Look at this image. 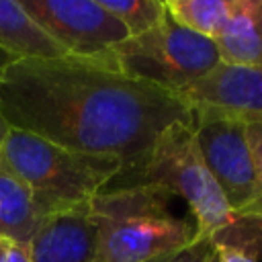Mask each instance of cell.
Segmentation results:
<instances>
[{"label":"cell","mask_w":262,"mask_h":262,"mask_svg":"<svg viewBox=\"0 0 262 262\" xmlns=\"http://www.w3.org/2000/svg\"><path fill=\"white\" fill-rule=\"evenodd\" d=\"M45 221L29 184L0 160V239L29 246Z\"/></svg>","instance_id":"cell-11"},{"label":"cell","mask_w":262,"mask_h":262,"mask_svg":"<svg viewBox=\"0 0 262 262\" xmlns=\"http://www.w3.org/2000/svg\"><path fill=\"white\" fill-rule=\"evenodd\" d=\"M2 246H4V239H0V250H2Z\"/></svg>","instance_id":"cell-20"},{"label":"cell","mask_w":262,"mask_h":262,"mask_svg":"<svg viewBox=\"0 0 262 262\" xmlns=\"http://www.w3.org/2000/svg\"><path fill=\"white\" fill-rule=\"evenodd\" d=\"M0 262H33L31 258V244H10L4 242L0 250Z\"/></svg>","instance_id":"cell-18"},{"label":"cell","mask_w":262,"mask_h":262,"mask_svg":"<svg viewBox=\"0 0 262 262\" xmlns=\"http://www.w3.org/2000/svg\"><path fill=\"white\" fill-rule=\"evenodd\" d=\"M33 262H98L90 203L51 217L31 242Z\"/></svg>","instance_id":"cell-9"},{"label":"cell","mask_w":262,"mask_h":262,"mask_svg":"<svg viewBox=\"0 0 262 262\" xmlns=\"http://www.w3.org/2000/svg\"><path fill=\"white\" fill-rule=\"evenodd\" d=\"M0 113L8 127L68 149L117 156L125 172L139 168L166 127L194 123L174 92L94 57L4 61Z\"/></svg>","instance_id":"cell-1"},{"label":"cell","mask_w":262,"mask_h":262,"mask_svg":"<svg viewBox=\"0 0 262 262\" xmlns=\"http://www.w3.org/2000/svg\"><path fill=\"white\" fill-rule=\"evenodd\" d=\"M215 45L225 66L262 68V0H231L229 20Z\"/></svg>","instance_id":"cell-10"},{"label":"cell","mask_w":262,"mask_h":262,"mask_svg":"<svg viewBox=\"0 0 262 262\" xmlns=\"http://www.w3.org/2000/svg\"><path fill=\"white\" fill-rule=\"evenodd\" d=\"M211 258H213V242L205 237H194V242L186 250L164 262H211Z\"/></svg>","instance_id":"cell-16"},{"label":"cell","mask_w":262,"mask_h":262,"mask_svg":"<svg viewBox=\"0 0 262 262\" xmlns=\"http://www.w3.org/2000/svg\"><path fill=\"white\" fill-rule=\"evenodd\" d=\"M8 131H10V127H8L6 119H4L2 113H0V149H2V143H4V139H6V135H8Z\"/></svg>","instance_id":"cell-19"},{"label":"cell","mask_w":262,"mask_h":262,"mask_svg":"<svg viewBox=\"0 0 262 262\" xmlns=\"http://www.w3.org/2000/svg\"><path fill=\"white\" fill-rule=\"evenodd\" d=\"M0 160L29 184L47 219L90 203L125 172L117 156L68 149L12 127L2 143Z\"/></svg>","instance_id":"cell-3"},{"label":"cell","mask_w":262,"mask_h":262,"mask_svg":"<svg viewBox=\"0 0 262 262\" xmlns=\"http://www.w3.org/2000/svg\"><path fill=\"white\" fill-rule=\"evenodd\" d=\"M94 59L174 94L221 63L215 41L176 25L170 16L143 35L123 39Z\"/></svg>","instance_id":"cell-5"},{"label":"cell","mask_w":262,"mask_h":262,"mask_svg":"<svg viewBox=\"0 0 262 262\" xmlns=\"http://www.w3.org/2000/svg\"><path fill=\"white\" fill-rule=\"evenodd\" d=\"M199 151L237 219L262 221V182L246 139V123L233 117L192 111Z\"/></svg>","instance_id":"cell-6"},{"label":"cell","mask_w":262,"mask_h":262,"mask_svg":"<svg viewBox=\"0 0 262 262\" xmlns=\"http://www.w3.org/2000/svg\"><path fill=\"white\" fill-rule=\"evenodd\" d=\"M192 111L262 121V68H233L219 63L211 74L176 92Z\"/></svg>","instance_id":"cell-8"},{"label":"cell","mask_w":262,"mask_h":262,"mask_svg":"<svg viewBox=\"0 0 262 262\" xmlns=\"http://www.w3.org/2000/svg\"><path fill=\"white\" fill-rule=\"evenodd\" d=\"M211 262H258V252L244 246L215 242Z\"/></svg>","instance_id":"cell-15"},{"label":"cell","mask_w":262,"mask_h":262,"mask_svg":"<svg viewBox=\"0 0 262 262\" xmlns=\"http://www.w3.org/2000/svg\"><path fill=\"white\" fill-rule=\"evenodd\" d=\"M20 4L70 57H96L127 39L125 27L98 0H25Z\"/></svg>","instance_id":"cell-7"},{"label":"cell","mask_w":262,"mask_h":262,"mask_svg":"<svg viewBox=\"0 0 262 262\" xmlns=\"http://www.w3.org/2000/svg\"><path fill=\"white\" fill-rule=\"evenodd\" d=\"M168 16L211 41H217L223 33L229 14H231V0H164Z\"/></svg>","instance_id":"cell-13"},{"label":"cell","mask_w":262,"mask_h":262,"mask_svg":"<svg viewBox=\"0 0 262 262\" xmlns=\"http://www.w3.org/2000/svg\"><path fill=\"white\" fill-rule=\"evenodd\" d=\"M127 31V37H137L168 18L164 0H98Z\"/></svg>","instance_id":"cell-14"},{"label":"cell","mask_w":262,"mask_h":262,"mask_svg":"<svg viewBox=\"0 0 262 262\" xmlns=\"http://www.w3.org/2000/svg\"><path fill=\"white\" fill-rule=\"evenodd\" d=\"M246 139L254 158V166L258 172V178L262 182V121H248L246 123Z\"/></svg>","instance_id":"cell-17"},{"label":"cell","mask_w":262,"mask_h":262,"mask_svg":"<svg viewBox=\"0 0 262 262\" xmlns=\"http://www.w3.org/2000/svg\"><path fill=\"white\" fill-rule=\"evenodd\" d=\"M0 49L12 59L70 57L16 0H0Z\"/></svg>","instance_id":"cell-12"},{"label":"cell","mask_w":262,"mask_h":262,"mask_svg":"<svg viewBox=\"0 0 262 262\" xmlns=\"http://www.w3.org/2000/svg\"><path fill=\"white\" fill-rule=\"evenodd\" d=\"M174 194L162 184L133 182L90 201L98 262H164L186 250L196 229L170 211Z\"/></svg>","instance_id":"cell-2"},{"label":"cell","mask_w":262,"mask_h":262,"mask_svg":"<svg viewBox=\"0 0 262 262\" xmlns=\"http://www.w3.org/2000/svg\"><path fill=\"white\" fill-rule=\"evenodd\" d=\"M192 125L174 123L166 127L133 174L139 176L137 182L162 184L174 196H180L194 217L196 237L215 242L246 219L233 215L213 180L199 151Z\"/></svg>","instance_id":"cell-4"}]
</instances>
